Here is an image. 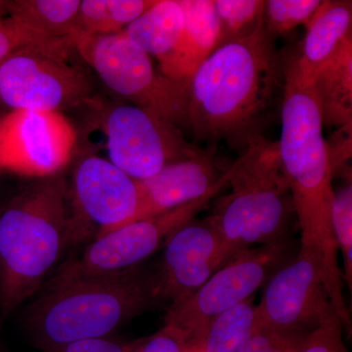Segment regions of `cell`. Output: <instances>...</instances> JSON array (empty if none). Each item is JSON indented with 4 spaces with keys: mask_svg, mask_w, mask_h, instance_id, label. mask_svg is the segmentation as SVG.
I'll use <instances>...</instances> for the list:
<instances>
[{
    "mask_svg": "<svg viewBox=\"0 0 352 352\" xmlns=\"http://www.w3.org/2000/svg\"><path fill=\"white\" fill-rule=\"evenodd\" d=\"M264 27L222 44L188 82L187 129L198 141L245 148L261 138L277 95L284 61Z\"/></svg>",
    "mask_w": 352,
    "mask_h": 352,
    "instance_id": "6da1fadb",
    "label": "cell"
},
{
    "mask_svg": "<svg viewBox=\"0 0 352 352\" xmlns=\"http://www.w3.org/2000/svg\"><path fill=\"white\" fill-rule=\"evenodd\" d=\"M281 124L278 147L300 227V249L317 258L329 291L339 293L344 278L332 224L333 171L318 103L310 83L300 76L295 56L284 60Z\"/></svg>",
    "mask_w": 352,
    "mask_h": 352,
    "instance_id": "7a4b0ae2",
    "label": "cell"
},
{
    "mask_svg": "<svg viewBox=\"0 0 352 352\" xmlns=\"http://www.w3.org/2000/svg\"><path fill=\"white\" fill-rule=\"evenodd\" d=\"M61 173L38 178L0 208V317L6 319L43 286L69 248L89 240L67 210Z\"/></svg>",
    "mask_w": 352,
    "mask_h": 352,
    "instance_id": "3957f363",
    "label": "cell"
},
{
    "mask_svg": "<svg viewBox=\"0 0 352 352\" xmlns=\"http://www.w3.org/2000/svg\"><path fill=\"white\" fill-rule=\"evenodd\" d=\"M159 300L157 279L140 268L50 284L27 307L25 325L44 352L76 340L111 337Z\"/></svg>",
    "mask_w": 352,
    "mask_h": 352,
    "instance_id": "277c9868",
    "label": "cell"
},
{
    "mask_svg": "<svg viewBox=\"0 0 352 352\" xmlns=\"http://www.w3.org/2000/svg\"><path fill=\"white\" fill-rule=\"evenodd\" d=\"M228 171L231 193L207 220L229 258L252 245L283 242L295 210L278 142L263 136L252 141Z\"/></svg>",
    "mask_w": 352,
    "mask_h": 352,
    "instance_id": "5b68a950",
    "label": "cell"
},
{
    "mask_svg": "<svg viewBox=\"0 0 352 352\" xmlns=\"http://www.w3.org/2000/svg\"><path fill=\"white\" fill-rule=\"evenodd\" d=\"M73 44L83 61L113 92L132 105L187 129L188 82L170 80L157 71L151 56L122 32L106 36L78 34Z\"/></svg>",
    "mask_w": 352,
    "mask_h": 352,
    "instance_id": "8992f818",
    "label": "cell"
},
{
    "mask_svg": "<svg viewBox=\"0 0 352 352\" xmlns=\"http://www.w3.org/2000/svg\"><path fill=\"white\" fill-rule=\"evenodd\" d=\"M75 47H29L0 63V103L12 111L61 112L90 103L91 80L69 60Z\"/></svg>",
    "mask_w": 352,
    "mask_h": 352,
    "instance_id": "52a82bcc",
    "label": "cell"
},
{
    "mask_svg": "<svg viewBox=\"0 0 352 352\" xmlns=\"http://www.w3.org/2000/svg\"><path fill=\"white\" fill-rule=\"evenodd\" d=\"M286 252L285 241L240 252L215 271L193 295L171 305L164 325L179 333L190 349L208 322L252 298L266 284L281 267Z\"/></svg>",
    "mask_w": 352,
    "mask_h": 352,
    "instance_id": "ba28073f",
    "label": "cell"
},
{
    "mask_svg": "<svg viewBox=\"0 0 352 352\" xmlns=\"http://www.w3.org/2000/svg\"><path fill=\"white\" fill-rule=\"evenodd\" d=\"M109 161L134 180L156 175L166 164L204 154L182 129L146 109L120 104L102 122Z\"/></svg>",
    "mask_w": 352,
    "mask_h": 352,
    "instance_id": "9c48e42d",
    "label": "cell"
},
{
    "mask_svg": "<svg viewBox=\"0 0 352 352\" xmlns=\"http://www.w3.org/2000/svg\"><path fill=\"white\" fill-rule=\"evenodd\" d=\"M217 194H208L170 212L138 220L95 238L85 248L82 256L67 263L50 284L116 274L138 267L176 229L193 220Z\"/></svg>",
    "mask_w": 352,
    "mask_h": 352,
    "instance_id": "30bf717a",
    "label": "cell"
},
{
    "mask_svg": "<svg viewBox=\"0 0 352 352\" xmlns=\"http://www.w3.org/2000/svg\"><path fill=\"white\" fill-rule=\"evenodd\" d=\"M256 305L258 328L283 333H309L339 318L326 288L321 266L300 249L291 263L278 268L264 285Z\"/></svg>",
    "mask_w": 352,
    "mask_h": 352,
    "instance_id": "8fae6325",
    "label": "cell"
},
{
    "mask_svg": "<svg viewBox=\"0 0 352 352\" xmlns=\"http://www.w3.org/2000/svg\"><path fill=\"white\" fill-rule=\"evenodd\" d=\"M76 141L61 112L11 111L0 120V170L36 178L59 175Z\"/></svg>",
    "mask_w": 352,
    "mask_h": 352,
    "instance_id": "7c38bea8",
    "label": "cell"
},
{
    "mask_svg": "<svg viewBox=\"0 0 352 352\" xmlns=\"http://www.w3.org/2000/svg\"><path fill=\"white\" fill-rule=\"evenodd\" d=\"M73 200L74 215L95 239L133 222L138 184L108 160L90 155L74 173Z\"/></svg>",
    "mask_w": 352,
    "mask_h": 352,
    "instance_id": "4fadbf2b",
    "label": "cell"
},
{
    "mask_svg": "<svg viewBox=\"0 0 352 352\" xmlns=\"http://www.w3.org/2000/svg\"><path fill=\"white\" fill-rule=\"evenodd\" d=\"M230 259L207 219L187 222L166 241L161 273L156 278L159 300L176 305L186 300Z\"/></svg>",
    "mask_w": 352,
    "mask_h": 352,
    "instance_id": "5bb4252c",
    "label": "cell"
},
{
    "mask_svg": "<svg viewBox=\"0 0 352 352\" xmlns=\"http://www.w3.org/2000/svg\"><path fill=\"white\" fill-rule=\"evenodd\" d=\"M228 170L219 175L206 152L193 159L166 164L151 177L136 180L138 208L133 222L219 193L228 184Z\"/></svg>",
    "mask_w": 352,
    "mask_h": 352,
    "instance_id": "9a60e30c",
    "label": "cell"
},
{
    "mask_svg": "<svg viewBox=\"0 0 352 352\" xmlns=\"http://www.w3.org/2000/svg\"><path fill=\"white\" fill-rule=\"evenodd\" d=\"M184 25L179 41L168 56L159 61L164 76L189 82L201 64L219 46V25L214 0H179Z\"/></svg>",
    "mask_w": 352,
    "mask_h": 352,
    "instance_id": "2e32d148",
    "label": "cell"
},
{
    "mask_svg": "<svg viewBox=\"0 0 352 352\" xmlns=\"http://www.w3.org/2000/svg\"><path fill=\"white\" fill-rule=\"evenodd\" d=\"M302 51L296 56V68L303 80L309 82L322 65L352 34V2L346 0L321 1L308 21Z\"/></svg>",
    "mask_w": 352,
    "mask_h": 352,
    "instance_id": "e0dca14e",
    "label": "cell"
},
{
    "mask_svg": "<svg viewBox=\"0 0 352 352\" xmlns=\"http://www.w3.org/2000/svg\"><path fill=\"white\" fill-rule=\"evenodd\" d=\"M323 126L352 124V34L309 80Z\"/></svg>",
    "mask_w": 352,
    "mask_h": 352,
    "instance_id": "ac0fdd59",
    "label": "cell"
},
{
    "mask_svg": "<svg viewBox=\"0 0 352 352\" xmlns=\"http://www.w3.org/2000/svg\"><path fill=\"white\" fill-rule=\"evenodd\" d=\"M183 25L184 15L179 0H157L122 32L139 50L156 57L159 62L175 47Z\"/></svg>",
    "mask_w": 352,
    "mask_h": 352,
    "instance_id": "d6986e66",
    "label": "cell"
},
{
    "mask_svg": "<svg viewBox=\"0 0 352 352\" xmlns=\"http://www.w3.org/2000/svg\"><path fill=\"white\" fill-rule=\"evenodd\" d=\"M258 330L254 296L208 322L189 352H239Z\"/></svg>",
    "mask_w": 352,
    "mask_h": 352,
    "instance_id": "ffe728a7",
    "label": "cell"
},
{
    "mask_svg": "<svg viewBox=\"0 0 352 352\" xmlns=\"http://www.w3.org/2000/svg\"><path fill=\"white\" fill-rule=\"evenodd\" d=\"M80 6V0H18L7 1L6 12L44 36L73 43Z\"/></svg>",
    "mask_w": 352,
    "mask_h": 352,
    "instance_id": "44dd1931",
    "label": "cell"
},
{
    "mask_svg": "<svg viewBox=\"0 0 352 352\" xmlns=\"http://www.w3.org/2000/svg\"><path fill=\"white\" fill-rule=\"evenodd\" d=\"M155 3L156 1L153 0H82L76 34H119Z\"/></svg>",
    "mask_w": 352,
    "mask_h": 352,
    "instance_id": "7402d4cb",
    "label": "cell"
},
{
    "mask_svg": "<svg viewBox=\"0 0 352 352\" xmlns=\"http://www.w3.org/2000/svg\"><path fill=\"white\" fill-rule=\"evenodd\" d=\"M214 7L219 46L247 38L263 25L264 0H214Z\"/></svg>",
    "mask_w": 352,
    "mask_h": 352,
    "instance_id": "603a6c76",
    "label": "cell"
},
{
    "mask_svg": "<svg viewBox=\"0 0 352 352\" xmlns=\"http://www.w3.org/2000/svg\"><path fill=\"white\" fill-rule=\"evenodd\" d=\"M319 0H268L264 8L263 27L270 38L284 36L300 25H307Z\"/></svg>",
    "mask_w": 352,
    "mask_h": 352,
    "instance_id": "cb8c5ba5",
    "label": "cell"
},
{
    "mask_svg": "<svg viewBox=\"0 0 352 352\" xmlns=\"http://www.w3.org/2000/svg\"><path fill=\"white\" fill-rule=\"evenodd\" d=\"M332 224L336 242L344 263L342 277L351 293L352 289V182L335 192L332 208Z\"/></svg>",
    "mask_w": 352,
    "mask_h": 352,
    "instance_id": "d4e9b609",
    "label": "cell"
},
{
    "mask_svg": "<svg viewBox=\"0 0 352 352\" xmlns=\"http://www.w3.org/2000/svg\"><path fill=\"white\" fill-rule=\"evenodd\" d=\"M36 47H74L69 41H59L44 36L23 24L15 18L7 16L0 17V63L16 51L22 48Z\"/></svg>",
    "mask_w": 352,
    "mask_h": 352,
    "instance_id": "484cf974",
    "label": "cell"
},
{
    "mask_svg": "<svg viewBox=\"0 0 352 352\" xmlns=\"http://www.w3.org/2000/svg\"><path fill=\"white\" fill-rule=\"evenodd\" d=\"M344 330L340 319L333 318L308 333L300 352H349L342 336Z\"/></svg>",
    "mask_w": 352,
    "mask_h": 352,
    "instance_id": "4316f807",
    "label": "cell"
},
{
    "mask_svg": "<svg viewBox=\"0 0 352 352\" xmlns=\"http://www.w3.org/2000/svg\"><path fill=\"white\" fill-rule=\"evenodd\" d=\"M352 124L340 126L338 131L326 140L329 163L332 168L333 175H342L351 177L347 164L351 160Z\"/></svg>",
    "mask_w": 352,
    "mask_h": 352,
    "instance_id": "83f0119b",
    "label": "cell"
},
{
    "mask_svg": "<svg viewBox=\"0 0 352 352\" xmlns=\"http://www.w3.org/2000/svg\"><path fill=\"white\" fill-rule=\"evenodd\" d=\"M131 352H189V346L179 333L164 325L154 335L132 342Z\"/></svg>",
    "mask_w": 352,
    "mask_h": 352,
    "instance_id": "f1b7e54d",
    "label": "cell"
},
{
    "mask_svg": "<svg viewBox=\"0 0 352 352\" xmlns=\"http://www.w3.org/2000/svg\"><path fill=\"white\" fill-rule=\"evenodd\" d=\"M132 342H120L111 337L76 340L46 352H131Z\"/></svg>",
    "mask_w": 352,
    "mask_h": 352,
    "instance_id": "f546056e",
    "label": "cell"
},
{
    "mask_svg": "<svg viewBox=\"0 0 352 352\" xmlns=\"http://www.w3.org/2000/svg\"><path fill=\"white\" fill-rule=\"evenodd\" d=\"M282 336L283 333L273 332L266 329L258 328L239 352H270Z\"/></svg>",
    "mask_w": 352,
    "mask_h": 352,
    "instance_id": "4dcf8cb0",
    "label": "cell"
},
{
    "mask_svg": "<svg viewBox=\"0 0 352 352\" xmlns=\"http://www.w3.org/2000/svg\"><path fill=\"white\" fill-rule=\"evenodd\" d=\"M308 333H283L270 352H300Z\"/></svg>",
    "mask_w": 352,
    "mask_h": 352,
    "instance_id": "1f68e13d",
    "label": "cell"
},
{
    "mask_svg": "<svg viewBox=\"0 0 352 352\" xmlns=\"http://www.w3.org/2000/svg\"><path fill=\"white\" fill-rule=\"evenodd\" d=\"M7 1H0V17L6 12Z\"/></svg>",
    "mask_w": 352,
    "mask_h": 352,
    "instance_id": "d6a6232c",
    "label": "cell"
}]
</instances>
